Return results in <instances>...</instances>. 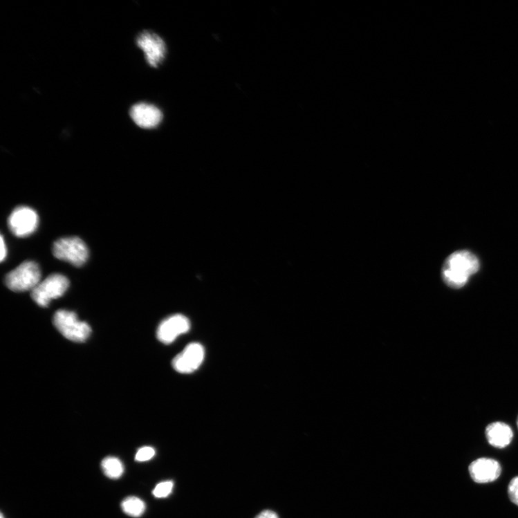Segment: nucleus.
<instances>
[{
    "label": "nucleus",
    "instance_id": "ddd939ff",
    "mask_svg": "<svg viewBox=\"0 0 518 518\" xmlns=\"http://www.w3.org/2000/svg\"><path fill=\"white\" fill-rule=\"evenodd\" d=\"M123 512L133 517H139L146 511V504L137 497H129L121 504Z\"/></svg>",
    "mask_w": 518,
    "mask_h": 518
},
{
    "label": "nucleus",
    "instance_id": "423d86ee",
    "mask_svg": "<svg viewBox=\"0 0 518 518\" xmlns=\"http://www.w3.org/2000/svg\"><path fill=\"white\" fill-rule=\"evenodd\" d=\"M37 212L30 207L21 206L15 208L8 219V226L17 237H27L37 230L39 225Z\"/></svg>",
    "mask_w": 518,
    "mask_h": 518
},
{
    "label": "nucleus",
    "instance_id": "f3484780",
    "mask_svg": "<svg viewBox=\"0 0 518 518\" xmlns=\"http://www.w3.org/2000/svg\"><path fill=\"white\" fill-rule=\"evenodd\" d=\"M508 495L511 502L518 506V477L510 481L508 486Z\"/></svg>",
    "mask_w": 518,
    "mask_h": 518
},
{
    "label": "nucleus",
    "instance_id": "4468645a",
    "mask_svg": "<svg viewBox=\"0 0 518 518\" xmlns=\"http://www.w3.org/2000/svg\"><path fill=\"white\" fill-rule=\"evenodd\" d=\"M102 468L104 474L110 479H119L124 473V466L122 461L113 456H109L103 459Z\"/></svg>",
    "mask_w": 518,
    "mask_h": 518
},
{
    "label": "nucleus",
    "instance_id": "f257e3e1",
    "mask_svg": "<svg viewBox=\"0 0 518 518\" xmlns=\"http://www.w3.org/2000/svg\"><path fill=\"white\" fill-rule=\"evenodd\" d=\"M479 261L472 253L468 251L456 252L445 261L442 277L449 287L459 289L479 271Z\"/></svg>",
    "mask_w": 518,
    "mask_h": 518
},
{
    "label": "nucleus",
    "instance_id": "aec40b11",
    "mask_svg": "<svg viewBox=\"0 0 518 518\" xmlns=\"http://www.w3.org/2000/svg\"><path fill=\"white\" fill-rule=\"evenodd\" d=\"M1 518H4L3 514L1 515Z\"/></svg>",
    "mask_w": 518,
    "mask_h": 518
},
{
    "label": "nucleus",
    "instance_id": "6e6552de",
    "mask_svg": "<svg viewBox=\"0 0 518 518\" xmlns=\"http://www.w3.org/2000/svg\"><path fill=\"white\" fill-rule=\"evenodd\" d=\"M204 358L205 350L203 346L198 343H192L175 357L172 365L178 372L189 373L198 369L202 364Z\"/></svg>",
    "mask_w": 518,
    "mask_h": 518
},
{
    "label": "nucleus",
    "instance_id": "9d476101",
    "mask_svg": "<svg viewBox=\"0 0 518 518\" xmlns=\"http://www.w3.org/2000/svg\"><path fill=\"white\" fill-rule=\"evenodd\" d=\"M470 474L477 483H489L501 474V466L495 460L481 458L473 461L469 468Z\"/></svg>",
    "mask_w": 518,
    "mask_h": 518
},
{
    "label": "nucleus",
    "instance_id": "20e7f679",
    "mask_svg": "<svg viewBox=\"0 0 518 518\" xmlns=\"http://www.w3.org/2000/svg\"><path fill=\"white\" fill-rule=\"evenodd\" d=\"M53 254L59 260L82 266L88 259L89 250L81 239L67 237L60 239L53 244Z\"/></svg>",
    "mask_w": 518,
    "mask_h": 518
},
{
    "label": "nucleus",
    "instance_id": "6ab92c4d",
    "mask_svg": "<svg viewBox=\"0 0 518 518\" xmlns=\"http://www.w3.org/2000/svg\"><path fill=\"white\" fill-rule=\"evenodd\" d=\"M7 254L6 243L4 241L3 236H1V254H0V260H1V261H3L6 259Z\"/></svg>",
    "mask_w": 518,
    "mask_h": 518
},
{
    "label": "nucleus",
    "instance_id": "0eeeda50",
    "mask_svg": "<svg viewBox=\"0 0 518 518\" xmlns=\"http://www.w3.org/2000/svg\"><path fill=\"white\" fill-rule=\"evenodd\" d=\"M136 44L144 51L148 64L152 67H158L166 57L167 47L165 41L153 32H141L138 35Z\"/></svg>",
    "mask_w": 518,
    "mask_h": 518
},
{
    "label": "nucleus",
    "instance_id": "1a4fd4ad",
    "mask_svg": "<svg viewBox=\"0 0 518 518\" xmlns=\"http://www.w3.org/2000/svg\"><path fill=\"white\" fill-rule=\"evenodd\" d=\"M189 329V319L182 315H175L167 318L159 325L156 334L160 342L169 344L174 342L178 336L187 333Z\"/></svg>",
    "mask_w": 518,
    "mask_h": 518
},
{
    "label": "nucleus",
    "instance_id": "412c9836",
    "mask_svg": "<svg viewBox=\"0 0 518 518\" xmlns=\"http://www.w3.org/2000/svg\"><path fill=\"white\" fill-rule=\"evenodd\" d=\"M517 427H518V418H517Z\"/></svg>",
    "mask_w": 518,
    "mask_h": 518
},
{
    "label": "nucleus",
    "instance_id": "9b49d317",
    "mask_svg": "<svg viewBox=\"0 0 518 518\" xmlns=\"http://www.w3.org/2000/svg\"><path fill=\"white\" fill-rule=\"evenodd\" d=\"M130 115L138 127L145 129L157 127L163 118L162 111L157 107L144 102L133 105Z\"/></svg>",
    "mask_w": 518,
    "mask_h": 518
},
{
    "label": "nucleus",
    "instance_id": "f8f14e48",
    "mask_svg": "<svg viewBox=\"0 0 518 518\" xmlns=\"http://www.w3.org/2000/svg\"><path fill=\"white\" fill-rule=\"evenodd\" d=\"M486 437L490 445L497 449H503L511 443L513 432L506 423L496 422L486 428Z\"/></svg>",
    "mask_w": 518,
    "mask_h": 518
},
{
    "label": "nucleus",
    "instance_id": "2eb2a0df",
    "mask_svg": "<svg viewBox=\"0 0 518 518\" xmlns=\"http://www.w3.org/2000/svg\"><path fill=\"white\" fill-rule=\"evenodd\" d=\"M174 489L172 481H165L158 484L153 490V494L156 498H166L169 496Z\"/></svg>",
    "mask_w": 518,
    "mask_h": 518
},
{
    "label": "nucleus",
    "instance_id": "dca6fc26",
    "mask_svg": "<svg viewBox=\"0 0 518 518\" xmlns=\"http://www.w3.org/2000/svg\"><path fill=\"white\" fill-rule=\"evenodd\" d=\"M156 454L155 450L150 446H145L137 452L136 460L139 462H144L151 460Z\"/></svg>",
    "mask_w": 518,
    "mask_h": 518
},
{
    "label": "nucleus",
    "instance_id": "39448f33",
    "mask_svg": "<svg viewBox=\"0 0 518 518\" xmlns=\"http://www.w3.org/2000/svg\"><path fill=\"white\" fill-rule=\"evenodd\" d=\"M68 285L69 281L64 275H51L41 281L32 290L31 297L39 306L47 307L52 299L59 298L64 295Z\"/></svg>",
    "mask_w": 518,
    "mask_h": 518
},
{
    "label": "nucleus",
    "instance_id": "7ed1b4c3",
    "mask_svg": "<svg viewBox=\"0 0 518 518\" xmlns=\"http://www.w3.org/2000/svg\"><path fill=\"white\" fill-rule=\"evenodd\" d=\"M53 324L66 338L75 342H84L91 334V328L79 320L73 312L65 310L57 311L53 317Z\"/></svg>",
    "mask_w": 518,
    "mask_h": 518
},
{
    "label": "nucleus",
    "instance_id": "f03ea898",
    "mask_svg": "<svg viewBox=\"0 0 518 518\" xmlns=\"http://www.w3.org/2000/svg\"><path fill=\"white\" fill-rule=\"evenodd\" d=\"M39 266L34 261H25L15 268L6 277L7 287L14 292L32 290L41 282Z\"/></svg>",
    "mask_w": 518,
    "mask_h": 518
},
{
    "label": "nucleus",
    "instance_id": "a211bd4d",
    "mask_svg": "<svg viewBox=\"0 0 518 518\" xmlns=\"http://www.w3.org/2000/svg\"><path fill=\"white\" fill-rule=\"evenodd\" d=\"M255 518H279V516L274 511L264 510L259 513Z\"/></svg>",
    "mask_w": 518,
    "mask_h": 518
}]
</instances>
